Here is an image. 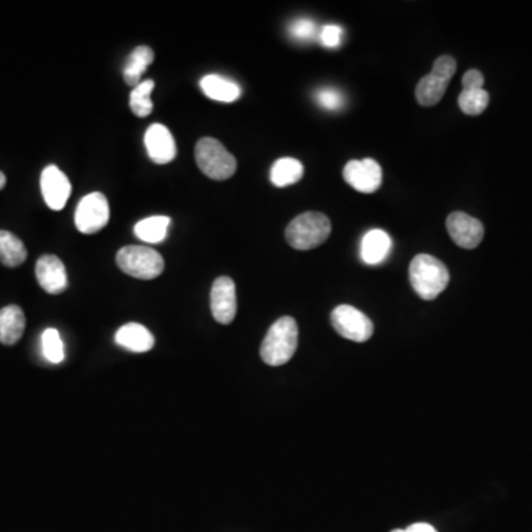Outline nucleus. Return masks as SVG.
<instances>
[{
  "instance_id": "obj_1",
  "label": "nucleus",
  "mask_w": 532,
  "mask_h": 532,
  "mask_svg": "<svg viewBox=\"0 0 532 532\" xmlns=\"http://www.w3.org/2000/svg\"><path fill=\"white\" fill-rule=\"evenodd\" d=\"M297 337H299V328L292 316L276 319V323L269 327L260 346V356L264 359V363L271 366L287 364L297 349Z\"/></svg>"
},
{
  "instance_id": "obj_2",
  "label": "nucleus",
  "mask_w": 532,
  "mask_h": 532,
  "mask_svg": "<svg viewBox=\"0 0 532 532\" xmlns=\"http://www.w3.org/2000/svg\"><path fill=\"white\" fill-rule=\"evenodd\" d=\"M410 281L422 299L434 300L448 286L449 272L441 260L422 253L411 260Z\"/></svg>"
},
{
  "instance_id": "obj_3",
  "label": "nucleus",
  "mask_w": 532,
  "mask_h": 532,
  "mask_svg": "<svg viewBox=\"0 0 532 532\" xmlns=\"http://www.w3.org/2000/svg\"><path fill=\"white\" fill-rule=\"evenodd\" d=\"M330 233L331 222L326 215L306 212L288 224L286 240L296 250H312L326 243Z\"/></svg>"
},
{
  "instance_id": "obj_4",
  "label": "nucleus",
  "mask_w": 532,
  "mask_h": 532,
  "mask_svg": "<svg viewBox=\"0 0 532 532\" xmlns=\"http://www.w3.org/2000/svg\"><path fill=\"white\" fill-rule=\"evenodd\" d=\"M118 268L138 280H154L165 271L162 255L146 246H126L115 256Z\"/></svg>"
},
{
  "instance_id": "obj_5",
  "label": "nucleus",
  "mask_w": 532,
  "mask_h": 532,
  "mask_svg": "<svg viewBox=\"0 0 532 532\" xmlns=\"http://www.w3.org/2000/svg\"><path fill=\"white\" fill-rule=\"evenodd\" d=\"M196 162L201 172L215 181L229 179L236 170V157L215 138H203L197 142Z\"/></svg>"
},
{
  "instance_id": "obj_6",
  "label": "nucleus",
  "mask_w": 532,
  "mask_h": 532,
  "mask_svg": "<svg viewBox=\"0 0 532 532\" xmlns=\"http://www.w3.org/2000/svg\"><path fill=\"white\" fill-rule=\"evenodd\" d=\"M457 63L453 56L442 55L434 63V68L429 75H425L417 87H416V98L423 106L437 105L446 94L449 80L456 75Z\"/></svg>"
},
{
  "instance_id": "obj_7",
  "label": "nucleus",
  "mask_w": 532,
  "mask_h": 532,
  "mask_svg": "<svg viewBox=\"0 0 532 532\" xmlns=\"http://www.w3.org/2000/svg\"><path fill=\"white\" fill-rule=\"evenodd\" d=\"M110 221V206L105 196L91 193L85 196L75 209V222L80 233L96 234Z\"/></svg>"
},
{
  "instance_id": "obj_8",
  "label": "nucleus",
  "mask_w": 532,
  "mask_h": 532,
  "mask_svg": "<svg viewBox=\"0 0 532 532\" xmlns=\"http://www.w3.org/2000/svg\"><path fill=\"white\" fill-rule=\"evenodd\" d=\"M331 324L342 337L356 343L366 342L375 331L371 319L349 305H340L331 312Z\"/></svg>"
},
{
  "instance_id": "obj_9",
  "label": "nucleus",
  "mask_w": 532,
  "mask_h": 532,
  "mask_svg": "<svg viewBox=\"0 0 532 532\" xmlns=\"http://www.w3.org/2000/svg\"><path fill=\"white\" fill-rule=\"evenodd\" d=\"M343 177L359 193L373 194L382 186V166L373 158L351 160L343 169Z\"/></svg>"
},
{
  "instance_id": "obj_10",
  "label": "nucleus",
  "mask_w": 532,
  "mask_h": 532,
  "mask_svg": "<svg viewBox=\"0 0 532 532\" xmlns=\"http://www.w3.org/2000/svg\"><path fill=\"white\" fill-rule=\"evenodd\" d=\"M447 231L458 247L467 250L481 245L485 234L481 221L463 212H454L447 217Z\"/></svg>"
},
{
  "instance_id": "obj_11",
  "label": "nucleus",
  "mask_w": 532,
  "mask_h": 532,
  "mask_svg": "<svg viewBox=\"0 0 532 532\" xmlns=\"http://www.w3.org/2000/svg\"><path fill=\"white\" fill-rule=\"evenodd\" d=\"M210 309L217 323L231 324L236 314V284L229 276H219L210 292Z\"/></svg>"
},
{
  "instance_id": "obj_12",
  "label": "nucleus",
  "mask_w": 532,
  "mask_h": 532,
  "mask_svg": "<svg viewBox=\"0 0 532 532\" xmlns=\"http://www.w3.org/2000/svg\"><path fill=\"white\" fill-rule=\"evenodd\" d=\"M40 188L45 203L52 210H63L71 194V184L64 172L51 165L45 167L40 177Z\"/></svg>"
},
{
  "instance_id": "obj_13",
  "label": "nucleus",
  "mask_w": 532,
  "mask_h": 532,
  "mask_svg": "<svg viewBox=\"0 0 532 532\" xmlns=\"http://www.w3.org/2000/svg\"><path fill=\"white\" fill-rule=\"evenodd\" d=\"M35 276L40 287L49 295H59L68 286L67 271L63 260L54 255H44L35 264Z\"/></svg>"
},
{
  "instance_id": "obj_14",
  "label": "nucleus",
  "mask_w": 532,
  "mask_h": 532,
  "mask_svg": "<svg viewBox=\"0 0 532 532\" xmlns=\"http://www.w3.org/2000/svg\"><path fill=\"white\" fill-rule=\"evenodd\" d=\"M144 141H146V153L154 163L167 165L176 157V144L170 130L165 125H160V123L151 125L146 129Z\"/></svg>"
},
{
  "instance_id": "obj_15",
  "label": "nucleus",
  "mask_w": 532,
  "mask_h": 532,
  "mask_svg": "<svg viewBox=\"0 0 532 532\" xmlns=\"http://www.w3.org/2000/svg\"><path fill=\"white\" fill-rule=\"evenodd\" d=\"M115 343L127 351L142 354V352L153 349L156 339L151 335V331L144 327L142 324L129 323L118 328L117 333H115Z\"/></svg>"
},
{
  "instance_id": "obj_16",
  "label": "nucleus",
  "mask_w": 532,
  "mask_h": 532,
  "mask_svg": "<svg viewBox=\"0 0 532 532\" xmlns=\"http://www.w3.org/2000/svg\"><path fill=\"white\" fill-rule=\"evenodd\" d=\"M392 250V240L383 229H371L361 241V257L366 265L382 264Z\"/></svg>"
},
{
  "instance_id": "obj_17",
  "label": "nucleus",
  "mask_w": 532,
  "mask_h": 532,
  "mask_svg": "<svg viewBox=\"0 0 532 532\" xmlns=\"http://www.w3.org/2000/svg\"><path fill=\"white\" fill-rule=\"evenodd\" d=\"M200 86L207 98L217 103H234L241 95V87L233 80L225 79L222 75H205L201 79Z\"/></svg>"
},
{
  "instance_id": "obj_18",
  "label": "nucleus",
  "mask_w": 532,
  "mask_h": 532,
  "mask_svg": "<svg viewBox=\"0 0 532 532\" xmlns=\"http://www.w3.org/2000/svg\"><path fill=\"white\" fill-rule=\"evenodd\" d=\"M25 328V316L23 309L16 305H9L0 309V342L4 345H15L23 337Z\"/></svg>"
},
{
  "instance_id": "obj_19",
  "label": "nucleus",
  "mask_w": 532,
  "mask_h": 532,
  "mask_svg": "<svg viewBox=\"0 0 532 532\" xmlns=\"http://www.w3.org/2000/svg\"><path fill=\"white\" fill-rule=\"evenodd\" d=\"M154 61V52L151 47L138 46L130 54L126 67L123 70V77L129 86L136 87L141 83V77L146 68Z\"/></svg>"
},
{
  "instance_id": "obj_20",
  "label": "nucleus",
  "mask_w": 532,
  "mask_h": 532,
  "mask_svg": "<svg viewBox=\"0 0 532 532\" xmlns=\"http://www.w3.org/2000/svg\"><path fill=\"white\" fill-rule=\"evenodd\" d=\"M27 259L23 241L9 231H0V262L8 268H16Z\"/></svg>"
},
{
  "instance_id": "obj_21",
  "label": "nucleus",
  "mask_w": 532,
  "mask_h": 532,
  "mask_svg": "<svg viewBox=\"0 0 532 532\" xmlns=\"http://www.w3.org/2000/svg\"><path fill=\"white\" fill-rule=\"evenodd\" d=\"M304 176V165L292 157L278 158L271 167V182L278 188L293 186Z\"/></svg>"
},
{
  "instance_id": "obj_22",
  "label": "nucleus",
  "mask_w": 532,
  "mask_h": 532,
  "mask_svg": "<svg viewBox=\"0 0 532 532\" xmlns=\"http://www.w3.org/2000/svg\"><path fill=\"white\" fill-rule=\"evenodd\" d=\"M169 226L170 217L151 216L142 219V221L135 225L134 231L135 236H138L139 240L157 245V243H162L167 238Z\"/></svg>"
},
{
  "instance_id": "obj_23",
  "label": "nucleus",
  "mask_w": 532,
  "mask_h": 532,
  "mask_svg": "<svg viewBox=\"0 0 532 532\" xmlns=\"http://www.w3.org/2000/svg\"><path fill=\"white\" fill-rule=\"evenodd\" d=\"M156 83L148 79L139 83L138 86L134 87L130 94V108L134 111L135 115L138 117H148L153 113L154 104L151 101L150 95L153 92Z\"/></svg>"
},
{
  "instance_id": "obj_24",
  "label": "nucleus",
  "mask_w": 532,
  "mask_h": 532,
  "mask_svg": "<svg viewBox=\"0 0 532 532\" xmlns=\"http://www.w3.org/2000/svg\"><path fill=\"white\" fill-rule=\"evenodd\" d=\"M489 95L485 89H463L458 96V106L467 115H479L487 110Z\"/></svg>"
},
{
  "instance_id": "obj_25",
  "label": "nucleus",
  "mask_w": 532,
  "mask_h": 532,
  "mask_svg": "<svg viewBox=\"0 0 532 532\" xmlns=\"http://www.w3.org/2000/svg\"><path fill=\"white\" fill-rule=\"evenodd\" d=\"M42 349H44L45 358L52 364L63 363L64 345L55 328H47L42 335Z\"/></svg>"
},
{
  "instance_id": "obj_26",
  "label": "nucleus",
  "mask_w": 532,
  "mask_h": 532,
  "mask_svg": "<svg viewBox=\"0 0 532 532\" xmlns=\"http://www.w3.org/2000/svg\"><path fill=\"white\" fill-rule=\"evenodd\" d=\"M316 103L328 111H337L342 108L345 104V96L336 89L326 87V89H319L316 95Z\"/></svg>"
},
{
  "instance_id": "obj_27",
  "label": "nucleus",
  "mask_w": 532,
  "mask_h": 532,
  "mask_svg": "<svg viewBox=\"0 0 532 532\" xmlns=\"http://www.w3.org/2000/svg\"><path fill=\"white\" fill-rule=\"evenodd\" d=\"M316 25L314 21L307 18L293 21L290 25V35L297 40H309L316 35Z\"/></svg>"
},
{
  "instance_id": "obj_28",
  "label": "nucleus",
  "mask_w": 532,
  "mask_h": 532,
  "mask_svg": "<svg viewBox=\"0 0 532 532\" xmlns=\"http://www.w3.org/2000/svg\"><path fill=\"white\" fill-rule=\"evenodd\" d=\"M343 30L339 25H324L319 33V40L326 47H337L342 44Z\"/></svg>"
},
{
  "instance_id": "obj_29",
  "label": "nucleus",
  "mask_w": 532,
  "mask_h": 532,
  "mask_svg": "<svg viewBox=\"0 0 532 532\" xmlns=\"http://www.w3.org/2000/svg\"><path fill=\"white\" fill-rule=\"evenodd\" d=\"M484 75L479 70H469L463 75V89H484Z\"/></svg>"
},
{
  "instance_id": "obj_30",
  "label": "nucleus",
  "mask_w": 532,
  "mask_h": 532,
  "mask_svg": "<svg viewBox=\"0 0 532 532\" xmlns=\"http://www.w3.org/2000/svg\"><path fill=\"white\" fill-rule=\"evenodd\" d=\"M392 532H437L432 525L425 524V522H418L413 524L407 529H394Z\"/></svg>"
},
{
  "instance_id": "obj_31",
  "label": "nucleus",
  "mask_w": 532,
  "mask_h": 532,
  "mask_svg": "<svg viewBox=\"0 0 532 532\" xmlns=\"http://www.w3.org/2000/svg\"><path fill=\"white\" fill-rule=\"evenodd\" d=\"M5 186H6V176L0 172V189H4Z\"/></svg>"
}]
</instances>
